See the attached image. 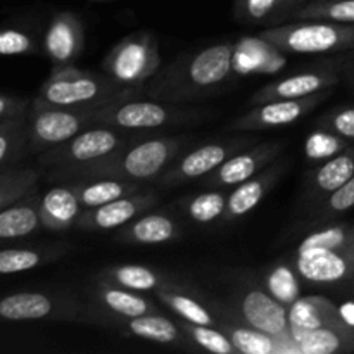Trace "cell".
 <instances>
[{
    "mask_svg": "<svg viewBox=\"0 0 354 354\" xmlns=\"http://www.w3.org/2000/svg\"><path fill=\"white\" fill-rule=\"evenodd\" d=\"M235 64V45L230 41L209 45L187 54L152 76L149 86H140L138 95L162 102L183 104L206 99L220 92L232 80Z\"/></svg>",
    "mask_w": 354,
    "mask_h": 354,
    "instance_id": "obj_1",
    "label": "cell"
},
{
    "mask_svg": "<svg viewBox=\"0 0 354 354\" xmlns=\"http://www.w3.org/2000/svg\"><path fill=\"white\" fill-rule=\"evenodd\" d=\"M189 137H142L127 147L68 173L64 182L88 178H121L138 183L156 182L189 145Z\"/></svg>",
    "mask_w": 354,
    "mask_h": 354,
    "instance_id": "obj_2",
    "label": "cell"
},
{
    "mask_svg": "<svg viewBox=\"0 0 354 354\" xmlns=\"http://www.w3.org/2000/svg\"><path fill=\"white\" fill-rule=\"evenodd\" d=\"M138 95V90L121 88L106 73L85 71L76 66L52 69L31 104L69 109H97L113 100Z\"/></svg>",
    "mask_w": 354,
    "mask_h": 354,
    "instance_id": "obj_3",
    "label": "cell"
},
{
    "mask_svg": "<svg viewBox=\"0 0 354 354\" xmlns=\"http://www.w3.org/2000/svg\"><path fill=\"white\" fill-rule=\"evenodd\" d=\"M142 137L145 135L95 124L75 135L64 144L38 154L37 161L45 171V178L48 182H64L66 175L73 169L99 161Z\"/></svg>",
    "mask_w": 354,
    "mask_h": 354,
    "instance_id": "obj_4",
    "label": "cell"
},
{
    "mask_svg": "<svg viewBox=\"0 0 354 354\" xmlns=\"http://www.w3.org/2000/svg\"><path fill=\"white\" fill-rule=\"evenodd\" d=\"M259 40L286 54H334L354 48V24L292 19L265 28Z\"/></svg>",
    "mask_w": 354,
    "mask_h": 354,
    "instance_id": "obj_5",
    "label": "cell"
},
{
    "mask_svg": "<svg viewBox=\"0 0 354 354\" xmlns=\"http://www.w3.org/2000/svg\"><path fill=\"white\" fill-rule=\"evenodd\" d=\"M140 95H128L97 107L92 113L93 127H111L131 133H147L152 130L190 123L201 118V113L180 109L171 102L138 99Z\"/></svg>",
    "mask_w": 354,
    "mask_h": 354,
    "instance_id": "obj_6",
    "label": "cell"
},
{
    "mask_svg": "<svg viewBox=\"0 0 354 354\" xmlns=\"http://www.w3.org/2000/svg\"><path fill=\"white\" fill-rule=\"evenodd\" d=\"M161 68L158 40L149 31H135L118 41L102 61V71L121 88L138 90Z\"/></svg>",
    "mask_w": 354,
    "mask_h": 354,
    "instance_id": "obj_7",
    "label": "cell"
},
{
    "mask_svg": "<svg viewBox=\"0 0 354 354\" xmlns=\"http://www.w3.org/2000/svg\"><path fill=\"white\" fill-rule=\"evenodd\" d=\"M93 109H69L30 104L26 154H41L93 127Z\"/></svg>",
    "mask_w": 354,
    "mask_h": 354,
    "instance_id": "obj_8",
    "label": "cell"
},
{
    "mask_svg": "<svg viewBox=\"0 0 354 354\" xmlns=\"http://www.w3.org/2000/svg\"><path fill=\"white\" fill-rule=\"evenodd\" d=\"M83 306L71 292L28 290L0 297V322L80 320Z\"/></svg>",
    "mask_w": 354,
    "mask_h": 354,
    "instance_id": "obj_9",
    "label": "cell"
},
{
    "mask_svg": "<svg viewBox=\"0 0 354 354\" xmlns=\"http://www.w3.org/2000/svg\"><path fill=\"white\" fill-rule=\"evenodd\" d=\"M251 144L249 138H227V140L207 142L190 151H183L154 182L159 189H173L192 180H203L214 169L220 168L230 156L244 151Z\"/></svg>",
    "mask_w": 354,
    "mask_h": 354,
    "instance_id": "obj_10",
    "label": "cell"
},
{
    "mask_svg": "<svg viewBox=\"0 0 354 354\" xmlns=\"http://www.w3.org/2000/svg\"><path fill=\"white\" fill-rule=\"evenodd\" d=\"M330 93L332 90H325L303 99H280L256 104V107H252L249 113L232 121L228 128L239 133H252V131L289 127L317 109V106H320Z\"/></svg>",
    "mask_w": 354,
    "mask_h": 354,
    "instance_id": "obj_11",
    "label": "cell"
},
{
    "mask_svg": "<svg viewBox=\"0 0 354 354\" xmlns=\"http://www.w3.org/2000/svg\"><path fill=\"white\" fill-rule=\"evenodd\" d=\"M227 315L275 337L289 330V308L277 301L263 286L242 289L234 299V313Z\"/></svg>",
    "mask_w": 354,
    "mask_h": 354,
    "instance_id": "obj_12",
    "label": "cell"
},
{
    "mask_svg": "<svg viewBox=\"0 0 354 354\" xmlns=\"http://www.w3.org/2000/svg\"><path fill=\"white\" fill-rule=\"evenodd\" d=\"M292 265L299 279L313 286H337L354 277V244L337 249H303L294 254Z\"/></svg>",
    "mask_w": 354,
    "mask_h": 354,
    "instance_id": "obj_13",
    "label": "cell"
},
{
    "mask_svg": "<svg viewBox=\"0 0 354 354\" xmlns=\"http://www.w3.org/2000/svg\"><path fill=\"white\" fill-rule=\"evenodd\" d=\"M283 152L282 142H263L256 147L244 149L230 156L220 168L203 178L204 189H234L239 183L258 175L261 169L272 165Z\"/></svg>",
    "mask_w": 354,
    "mask_h": 354,
    "instance_id": "obj_14",
    "label": "cell"
},
{
    "mask_svg": "<svg viewBox=\"0 0 354 354\" xmlns=\"http://www.w3.org/2000/svg\"><path fill=\"white\" fill-rule=\"evenodd\" d=\"M90 322L100 324L104 327H111L127 335L144 339V341L154 342V344L169 346L176 349H196V346L189 341L185 332L182 330L176 322L169 320L168 317L159 313H147L142 317L133 318H116V317H97Z\"/></svg>",
    "mask_w": 354,
    "mask_h": 354,
    "instance_id": "obj_15",
    "label": "cell"
},
{
    "mask_svg": "<svg viewBox=\"0 0 354 354\" xmlns=\"http://www.w3.org/2000/svg\"><path fill=\"white\" fill-rule=\"evenodd\" d=\"M158 194L149 189L121 199L111 201L102 206L83 209L82 216L76 221V228L83 232H111L124 227L140 216L145 211L152 209L158 204Z\"/></svg>",
    "mask_w": 354,
    "mask_h": 354,
    "instance_id": "obj_16",
    "label": "cell"
},
{
    "mask_svg": "<svg viewBox=\"0 0 354 354\" xmlns=\"http://www.w3.org/2000/svg\"><path fill=\"white\" fill-rule=\"evenodd\" d=\"M85 48L83 23L71 10L54 14L44 37V50L52 69L75 66Z\"/></svg>",
    "mask_w": 354,
    "mask_h": 354,
    "instance_id": "obj_17",
    "label": "cell"
},
{
    "mask_svg": "<svg viewBox=\"0 0 354 354\" xmlns=\"http://www.w3.org/2000/svg\"><path fill=\"white\" fill-rule=\"evenodd\" d=\"M159 308L137 290L123 289L97 280L90 289V308L86 310V322L97 317L133 318L147 313H159Z\"/></svg>",
    "mask_w": 354,
    "mask_h": 354,
    "instance_id": "obj_18",
    "label": "cell"
},
{
    "mask_svg": "<svg viewBox=\"0 0 354 354\" xmlns=\"http://www.w3.org/2000/svg\"><path fill=\"white\" fill-rule=\"evenodd\" d=\"M339 82H341V75L334 68L311 69V71H303L270 82L252 95L251 102L256 106L268 100L303 99V97L315 95L325 90H332Z\"/></svg>",
    "mask_w": 354,
    "mask_h": 354,
    "instance_id": "obj_19",
    "label": "cell"
},
{
    "mask_svg": "<svg viewBox=\"0 0 354 354\" xmlns=\"http://www.w3.org/2000/svg\"><path fill=\"white\" fill-rule=\"evenodd\" d=\"M287 168H289V162L286 159H277L265 169H261L258 175L235 185L228 194L223 221L230 223V221H237L251 213L265 199L266 194L275 187V183L282 178Z\"/></svg>",
    "mask_w": 354,
    "mask_h": 354,
    "instance_id": "obj_20",
    "label": "cell"
},
{
    "mask_svg": "<svg viewBox=\"0 0 354 354\" xmlns=\"http://www.w3.org/2000/svg\"><path fill=\"white\" fill-rule=\"evenodd\" d=\"M182 235V227L169 213L145 211L120 228L118 241L135 245H159L176 241Z\"/></svg>",
    "mask_w": 354,
    "mask_h": 354,
    "instance_id": "obj_21",
    "label": "cell"
},
{
    "mask_svg": "<svg viewBox=\"0 0 354 354\" xmlns=\"http://www.w3.org/2000/svg\"><path fill=\"white\" fill-rule=\"evenodd\" d=\"M83 206L78 199L73 182L61 183L48 189L40 197L41 228L50 232H66L76 227Z\"/></svg>",
    "mask_w": 354,
    "mask_h": 354,
    "instance_id": "obj_22",
    "label": "cell"
},
{
    "mask_svg": "<svg viewBox=\"0 0 354 354\" xmlns=\"http://www.w3.org/2000/svg\"><path fill=\"white\" fill-rule=\"evenodd\" d=\"M289 335L299 354H335L354 351V325L348 322L327 324L310 330H292Z\"/></svg>",
    "mask_w": 354,
    "mask_h": 354,
    "instance_id": "obj_23",
    "label": "cell"
},
{
    "mask_svg": "<svg viewBox=\"0 0 354 354\" xmlns=\"http://www.w3.org/2000/svg\"><path fill=\"white\" fill-rule=\"evenodd\" d=\"M353 175L354 151L346 149L344 152L327 159L315 171L310 173L306 185V197L311 201L317 199L318 203V199L330 196L339 187L344 185Z\"/></svg>",
    "mask_w": 354,
    "mask_h": 354,
    "instance_id": "obj_24",
    "label": "cell"
},
{
    "mask_svg": "<svg viewBox=\"0 0 354 354\" xmlns=\"http://www.w3.org/2000/svg\"><path fill=\"white\" fill-rule=\"evenodd\" d=\"M41 228L40 196L30 192L0 211V241L21 239Z\"/></svg>",
    "mask_w": 354,
    "mask_h": 354,
    "instance_id": "obj_25",
    "label": "cell"
},
{
    "mask_svg": "<svg viewBox=\"0 0 354 354\" xmlns=\"http://www.w3.org/2000/svg\"><path fill=\"white\" fill-rule=\"evenodd\" d=\"M304 2L308 0H234V14L242 24L270 28L289 21Z\"/></svg>",
    "mask_w": 354,
    "mask_h": 354,
    "instance_id": "obj_26",
    "label": "cell"
},
{
    "mask_svg": "<svg viewBox=\"0 0 354 354\" xmlns=\"http://www.w3.org/2000/svg\"><path fill=\"white\" fill-rule=\"evenodd\" d=\"M75 185L78 199L83 209L102 206L111 201L131 196L149 189V183L130 182L121 178H88V180H71Z\"/></svg>",
    "mask_w": 354,
    "mask_h": 354,
    "instance_id": "obj_27",
    "label": "cell"
},
{
    "mask_svg": "<svg viewBox=\"0 0 354 354\" xmlns=\"http://www.w3.org/2000/svg\"><path fill=\"white\" fill-rule=\"evenodd\" d=\"M97 280L137 292H156L162 287L175 286L158 270L144 265H113L104 268Z\"/></svg>",
    "mask_w": 354,
    "mask_h": 354,
    "instance_id": "obj_28",
    "label": "cell"
},
{
    "mask_svg": "<svg viewBox=\"0 0 354 354\" xmlns=\"http://www.w3.org/2000/svg\"><path fill=\"white\" fill-rule=\"evenodd\" d=\"M346 322L341 311L327 297L299 296L289 306V328L292 330H310L327 324Z\"/></svg>",
    "mask_w": 354,
    "mask_h": 354,
    "instance_id": "obj_29",
    "label": "cell"
},
{
    "mask_svg": "<svg viewBox=\"0 0 354 354\" xmlns=\"http://www.w3.org/2000/svg\"><path fill=\"white\" fill-rule=\"evenodd\" d=\"M154 294L180 320L196 325H209V327L220 325V317H214L213 311L203 301L194 297L192 294L183 292L178 286L162 287V289L156 290Z\"/></svg>",
    "mask_w": 354,
    "mask_h": 354,
    "instance_id": "obj_30",
    "label": "cell"
},
{
    "mask_svg": "<svg viewBox=\"0 0 354 354\" xmlns=\"http://www.w3.org/2000/svg\"><path fill=\"white\" fill-rule=\"evenodd\" d=\"M218 327L228 335L239 354H279V339L252 328L225 313Z\"/></svg>",
    "mask_w": 354,
    "mask_h": 354,
    "instance_id": "obj_31",
    "label": "cell"
},
{
    "mask_svg": "<svg viewBox=\"0 0 354 354\" xmlns=\"http://www.w3.org/2000/svg\"><path fill=\"white\" fill-rule=\"evenodd\" d=\"M68 252L66 245H47V248H19L0 251V275L30 272L59 259Z\"/></svg>",
    "mask_w": 354,
    "mask_h": 354,
    "instance_id": "obj_32",
    "label": "cell"
},
{
    "mask_svg": "<svg viewBox=\"0 0 354 354\" xmlns=\"http://www.w3.org/2000/svg\"><path fill=\"white\" fill-rule=\"evenodd\" d=\"M28 113L0 121V171L26 154Z\"/></svg>",
    "mask_w": 354,
    "mask_h": 354,
    "instance_id": "obj_33",
    "label": "cell"
},
{
    "mask_svg": "<svg viewBox=\"0 0 354 354\" xmlns=\"http://www.w3.org/2000/svg\"><path fill=\"white\" fill-rule=\"evenodd\" d=\"M228 194L223 189H209L204 192L187 197L183 203L187 216L199 225H209L223 220L227 209Z\"/></svg>",
    "mask_w": 354,
    "mask_h": 354,
    "instance_id": "obj_34",
    "label": "cell"
},
{
    "mask_svg": "<svg viewBox=\"0 0 354 354\" xmlns=\"http://www.w3.org/2000/svg\"><path fill=\"white\" fill-rule=\"evenodd\" d=\"M292 19H324L354 24V0H308L297 7Z\"/></svg>",
    "mask_w": 354,
    "mask_h": 354,
    "instance_id": "obj_35",
    "label": "cell"
},
{
    "mask_svg": "<svg viewBox=\"0 0 354 354\" xmlns=\"http://www.w3.org/2000/svg\"><path fill=\"white\" fill-rule=\"evenodd\" d=\"M263 287L287 308L301 296L299 275L294 265H289V263H275L270 266L268 272L265 273Z\"/></svg>",
    "mask_w": 354,
    "mask_h": 354,
    "instance_id": "obj_36",
    "label": "cell"
},
{
    "mask_svg": "<svg viewBox=\"0 0 354 354\" xmlns=\"http://www.w3.org/2000/svg\"><path fill=\"white\" fill-rule=\"evenodd\" d=\"M38 178L40 171L35 168H9L0 171V211L33 192Z\"/></svg>",
    "mask_w": 354,
    "mask_h": 354,
    "instance_id": "obj_37",
    "label": "cell"
},
{
    "mask_svg": "<svg viewBox=\"0 0 354 354\" xmlns=\"http://www.w3.org/2000/svg\"><path fill=\"white\" fill-rule=\"evenodd\" d=\"M178 325L189 341L192 342L196 348L203 349V351L214 353V354H239L237 348L232 344L228 335L221 330L220 327H209V325H196L189 324V322L180 320Z\"/></svg>",
    "mask_w": 354,
    "mask_h": 354,
    "instance_id": "obj_38",
    "label": "cell"
},
{
    "mask_svg": "<svg viewBox=\"0 0 354 354\" xmlns=\"http://www.w3.org/2000/svg\"><path fill=\"white\" fill-rule=\"evenodd\" d=\"M354 244V225H332V227L320 228V230L311 232L308 237L297 245V251L303 249H337L349 248Z\"/></svg>",
    "mask_w": 354,
    "mask_h": 354,
    "instance_id": "obj_39",
    "label": "cell"
},
{
    "mask_svg": "<svg viewBox=\"0 0 354 354\" xmlns=\"http://www.w3.org/2000/svg\"><path fill=\"white\" fill-rule=\"evenodd\" d=\"M346 149H349V145L346 144L344 138L335 135L334 131L327 130V128L320 127L308 135L306 144H304V154L310 161L324 162L344 152Z\"/></svg>",
    "mask_w": 354,
    "mask_h": 354,
    "instance_id": "obj_40",
    "label": "cell"
},
{
    "mask_svg": "<svg viewBox=\"0 0 354 354\" xmlns=\"http://www.w3.org/2000/svg\"><path fill=\"white\" fill-rule=\"evenodd\" d=\"M351 207H354V175L344 185L339 187L335 192H332L330 196L322 201L315 216L320 218V220H327V218H334L337 214L346 213Z\"/></svg>",
    "mask_w": 354,
    "mask_h": 354,
    "instance_id": "obj_41",
    "label": "cell"
},
{
    "mask_svg": "<svg viewBox=\"0 0 354 354\" xmlns=\"http://www.w3.org/2000/svg\"><path fill=\"white\" fill-rule=\"evenodd\" d=\"M37 52V41L30 33L14 28L0 30V55H26Z\"/></svg>",
    "mask_w": 354,
    "mask_h": 354,
    "instance_id": "obj_42",
    "label": "cell"
},
{
    "mask_svg": "<svg viewBox=\"0 0 354 354\" xmlns=\"http://www.w3.org/2000/svg\"><path fill=\"white\" fill-rule=\"evenodd\" d=\"M322 128L334 131L342 138L354 140V107H342L320 121Z\"/></svg>",
    "mask_w": 354,
    "mask_h": 354,
    "instance_id": "obj_43",
    "label": "cell"
},
{
    "mask_svg": "<svg viewBox=\"0 0 354 354\" xmlns=\"http://www.w3.org/2000/svg\"><path fill=\"white\" fill-rule=\"evenodd\" d=\"M28 111H30V102L26 99L0 95V121L9 120V118L23 116Z\"/></svg>",
    "mask_w": 354,
    "mask_h": 354,
    "instance_id": "obj_44",
    "label": "cell"
},
{
    "mask_svg": "<svg viewBox=\"0 0 354 354\" xmlns=\"http://www.w3.org/2000/svg\"><path fill=\"white\" fill-rule=\"evenodd\" d=\"M349 282H351V286H353V290H354V277H353L351 280H349Z\"/></svg>",
    "mask_w": 354,
    "mask_h": 354,
    "instance_id": "obj_45",
    "label": "cell"
},
{
    "mask_svg": "<svg viewBox=\"0 0 354 354\" xmlns=\"http://www.w3.org/2000/svg\"><path fill=\"white\" fill-rule=\"evenodd\" d=\"M93 2H107V0H93Z\"/></svg>",
    "mask_w": 354,
    "mask_h": 354,
    "instance_id": "obj_46",
    "label": "cell"
},
{
    "mask_svg": "<svg viewBox=\"0 0 354 354\" xmlns=\"http://www.w3.org/2000/svg\"><path fill=\"white\" fill-rule=\"evenodd\" d=\"M353 80H354V71H353Z\"/></svg>",
    "mask_w": 354,
    "mask_h": 354,
    "instance_id": "obj_47",
    "label": "cell"
}]
</instances>
